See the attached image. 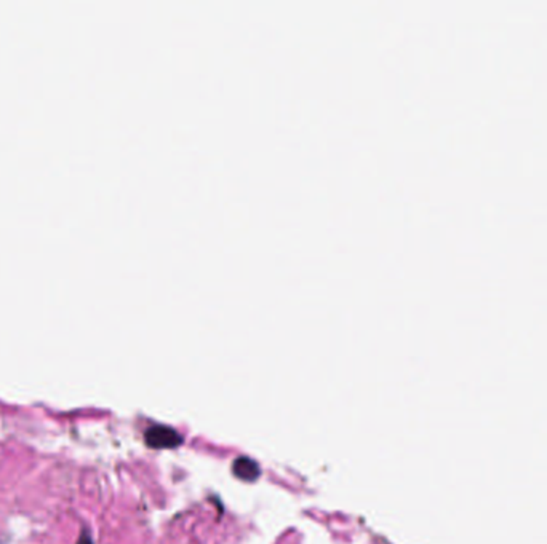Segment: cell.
Segmentation results:
<instances>
[{
	"label": "cell",
	"instance_id": "cell-3",
	"mask_svg": "<svg viewBox=\"0 0 547 544\" xmlns=\"http://www.w3.org/2000/svg\"><path fill=\"white\" fill-rule=\"evenodd\" d=\"M77 544H93V543H91V540L87 535H83V536H81V540H78Z\"/></svg>",
	"mask_w": 547,
	"mask_h": 544
},
{
	"label": "cell",
	"instance_id": "cell-2",
	"mask_svg": "<svg viewBox=\"0 0 547 544\" xmlns=\"http://www.w3.org/2000/svg\"><path fill=\"white\" fill-rule=\"evenodd\" d=\"M233 471L240 480H250V482L257 480L261 474L258 464L253 460H250V458H245V457L237 458L234 461Z\"/></svg>",
	"mask_w": 547,
	"mask_h": 544
},
{
	"label": "cell",
	"instance_id": "cell-1",
	"mask_svg": "<svg viewBox=\"0 0 547 544\" xmlns=\"http://www.w3.org/2000/svg\"><path fill=\"white\" fill-rule=\"evenodd\" d=\"M146 444L152 449H173L182 442L178 431L170 426H151L144 434Z\"/></svg>",
	"mask_w": 547,
	"mask_h": 544
}]
</instances>
